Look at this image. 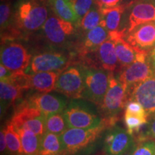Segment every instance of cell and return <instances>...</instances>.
Wrapping results in <instances>:
<instances>
[{
	"instance_id": "obj_1",
	"label": "cell",
	"mask_w": 155,
	"mask_h": 155,
	"mask_svg": "<svg viewBox=\"0 0 155 155\" xmlns=\"http://www.w3.org/2000/svg\"><path fill=\"white\" fill-rule=\"evenodd\" d=\"M47 5L42 0H17L13 6L12 37L41 29L48 18Z\"/></svg>"
},
{
	"instance_id": "obj_2",
	"label": "cell",
	"mask_w": 155,
	"mask_h": 155,
	"mask_svg": "<svg viewBox=\"0 0 155 155\" xmlns=\"http://www.w3.org/2000/svg\"><path fill=\"white\" fill-rule=\"evenodd\" d=\"M107 127H110L107 120L104 119L97 127L88 129H68L60 135L63 146L62 155H73L88 147L99 137Z\"/></svg>"
},
{
	"instance_id": "obj_3",
	"label": "cell",
	"mask_w": 155,
	"mask_h": 155,
	"mask_svg": "<svg viewBox=\"0 0 155 155\" xmlns=\"http://www.w3.org/2000/svg\"><path fill=\"white\" fill-rule=\"evenodd\" d=\"M129 101V94L113 73H109V84L107 92L101 105L102 112L107 116L110 126L116 121V116L121 112Z\"/></svg>"
},
{
	"instance_id": "obj_4",
	"label": "cell",
	"mask_w": 155,
	"mask_h": 155,
	"mask_svg": "<svg viewBox=\"0 0 155 155\" xmlns=\"http://www.w3.org/2000/svg\"><path fill=\"white\" fill-rule=\"evenodd\" d=\"M84 78L83 98L101 106L107 92L110 72L98 68H81Z\"/></svg>"
},
{
	"instance_id": "obj_5",
	"label": "cell",
	"mask_w": 155,
	"mask_h": 155,
	"mask_svg": "<svg viewBox=\"0 0 155 155\" xmlns=\"http://www.w3.org/2000/svg\"><path fill=\"white\" fill-rule=\"evenodd\" d=\"M154 75L155 68L151 63L149 53L138 52L136 61L121 71L118 78L129 94L135 85Z\"/></svg>"
},
{
	"instance_id": "obj_6",
	"label": "cell",
	"mask_w": 155,
	"mask_h": 155,
	"mask_svg": "<svg viewBox=\"0 0 155 155\" xmlns=\"http://www.w3.org/2000/svg\"><path fill=\"white\" fill-rule=\"evenodd\" d=\"M1 64L12 72L25 71L32 61V55L20 42L15 40H3L1 44Z\"/></svg>"
},
{
	"instance_id": "obj_7",
	"label": "cell",
	"mask_w": 155,
	"mask_h": 155,
	"mask_svg": "<svg viewBox=\"0 0 155 155\" xmlns=\"http://www.w3.org/2000/svg\"><path fill=\"white\" fill-rule=\"evenodd\" d=\"M10 121L17 129H28L40 138L46 132L45 116L29 102L19 106Z\"/></svg>"
},
{
	"instance_id": "obj_8",
	"label": "cell",
	"mask_w": 155,
	"mask_h": 155,
	"mask_svg": "<svg viewBox=\"0 0 155 155\" xmlns=\"http://www.w3.org/2000/svg\"><path fill=\"white\" fill-rule=\"evenodd\" d=\"M55 90L72 99L83 98L84 78L81 67L71 66L64 70L58 77Z\"/></svg>"
},
{
	"instance_id": "obj_9",
	"label": "cell",
	"mask_w": 155,
	"mask_h": 155,
	"mask_svg": "<svg viewBox=\"0 0 155 155\" xmlns=\"http://www.w3.org/2000/svg\"><path fill=\"white\" fill-rule=\"evenodd\" d=\"M63 115L69 128L88 129L100 125L104 119L86 106L73 101L68 105Z\"/></svg>"
},
{
	"instance_id": "obj_10",
	"label": "cell",
	"mask_w": 155,
	"mask_h": 155,
	"mask_svg": "<svg viewBox=\"0 0 155 155\" xmlns=\"http://www.w3.org/2000/svg\"><path fill=\"white\" fill-rule=\"evenodd\" d=\"M76 25L68 22L52 14L43 26L42 27V33L50 43L55 45H61L65 43L75 34Z\"/></svg>"
},
{
	"instance_id": "obj_11",
	"label": "cell",
	"mask_w": 155,
	"mask_h": 155,
	"mask_svg": "<svg viewBox=\"0 0 155 155\" xmlns=\"http://www.w3.org/2000/svg\"><path fill=\"white\" fill-rule=\"evenodd\" d=\"M70 58L65 54L58 52H45L32 58L26 73L63 72L68 66Z\"/></svg>"
},
{
	"instance_id": "obj_12",
	"label": "cell",
	"mask_w": 155,
	"mask_h": 155,
	"mask_svg": "<svg viewBox=\"0 0 155 155\" xmlns=\"http://www.w3.org/2000/svg\"><path fill=\"white\" fill-rule=\"evenodd\" d=\"M124 38L137 52L150 53L155 48V21L140 25Z\"/></svg>"
},
{
	"instance_id": "obj_13",
	"label": "cell",
	"mask_w": 155,
	"mask_h": 155,
	"mask_svg": "<svg viewBox=\"0 0 155 155\" xmlns=\"http://www.w3.org/2000/svg\"><path fill=\"white\" fill-rule=\"evenodd\" d=\"M131 8L127 28L122 31L127 35L144 23L155 20V2L151 0H136L129 4Z\"/></svg>"
},
{
	"instance_id": "obj_14",
	"label": "cell",
	"mask_w": 155,
	"mask_h": 155,
	"mask_svg": "<svg viewBox=\"0 0 155 155\" xmlns=\"http://www.w3.org/2000/svg\"><path fill=\"white\" fill-rule=\"evenodd\" d=\"M135 143L132 135L121 127H112L104 140L105 155H123Z\"/></svg>"
},
{
	"instance_id": "obj_15",
	"label": "cell",
	"mask_w": 155,
	"mask_h": 155,
	"mask_svg": "<svg viewBox=\"0 0 155 155\" xmlns=\"http://www.w3.org/2000/svg\"><path fill=\"white\" fill-rule=\"evenodd\" d=\"M130 101H135L142 105L148 117L155 114V75L141 81L131 89Z\"/></svg>"
},
{
	"instance_id": "obj_16",
	"label": "cell",
	"mask_w": 155,
	"mask_h": 155,
	"mask_svg": "<svg viewBox=\"0 0 155 155\" xmlns=\"http://www.w3.org/2000/svg\"><path fill=\"white\" fill-rule=\"evenodd\" d=\"M125 33L122 30L109 32V38L114 41L120 70L122 71L136 61L138 52L124 38Z\"/></svg>"
},
{
	"instance_id": "obj_17",
	"label": "cell",
	"mask_w": 155,
	"mask_h": 155,
	"mask_svg": "<svg viewBox=\"0 0 155 155\" xmlns=\"http://www.w3.org/2000/svg\"><path fill=\"white\" fill-rule=\"evenodd\" d=\"M28 102L38 108L45 116L52 114L62 113L66 108L65 100L48 93L35 94L29 99Z\"/></svg>"
},
{
	"instance_id": "obj_18",
	"label": "cell",
	"mask_w": 155,
	"mask_h": 155,
	"mask_svg": "<svg viewBox=\"0 0 155 155\" xmlns=\"http://www.w3.org/2000/svg\"><path fill=\"white\" fill-rule=\"evenodd\" d=\"M108 38L109 31L106 28L105 20L102 19L98 27L86 32L81 47V54L83 55L90 52L96 51L101 45L107 40Z\"/></svg>"
},
{
	"instance_id": "obj_19",
	"label": "cell",
	"mask_w": 155,
	"mask_h": 155,
	"mask_svg": "<svg viewBox=\"0 0 155 155\" xmlns=\"http://www.w3.org/2000/svg\"><path fill=\"white\" fill-rule=\"evenodd\" d=\"M96 52L103 68L110 73H114L119 65L114 40L108 38L101 45Z\"/></svg>"
},
{
	"instance_id": "obj_20",
	"label": "cell",
	"mask_w": 155,
	"mask_h": 155,
	"mask_svg": "<svg viewBox=\"0 0 155 155\" xmlns=\"http://www.w3.org/2000/svg\"><path fill=\"white\" fill-rule=\"evenodd\" d=\"M61 72H38L30 74L31 88L39 93L47 94L55 90Z\"/></svg>"
},
{
	"instance_id": "obj_21",
	"label": "cell",
	"mask_w": 155,
	"mask_h": 155,
	"mask_svg": "<svg viewBox=\"0 0 155 155\" xmlns=\"http://www.w3.org/2000/svg\"><path fill=\"white\" fill-rule=\"evenodd\" d=\"M47 4L50 11L56 16L78 26V17L70 0H47Z\"/></svg>"
},
{
	"instance_id": "obj_22",
	"label": "cell",
	"mask_w": 155,
	"mask_h": 155,
	"mask_svg": "<svg viewBox=\"0 0 155 155\" xmlns=\"http://www.w3.org/2000/svg\"><path fill=\"white\" fill-rule=\"evenodd\" d=\"M25 91L24 89L15 84L8 78L0 81V97H1V110H5L12 104L19 99Z\"/></svg>"
},
{
	"instance_id": "obj_23",
	"label": "cell",
	"mask_w": 155,
	"mask_h": 155,
	"mask_svg": "<svg viewBox=\"0 0 155 155\" xmlns=\"http://www.w3.org/2000/svg\"><path fill=\"white\" fill-rule=\"evenodd\" d=\"M63 146L60 135L46 131L40 139L38 155H62Z\"/></svg>"
},
{
	"instance_id": "obj_24",
	"label": "cell",
	"mask_w": 155,
	"mask_h": 155,
	"mask_svg": "<svg viewBox=\"0 0 155 155\" xmlns=\"http://www.w3.org/2000/svg\"><path fill=\"white\" fill-rule=\"evenodd\" d=\"M128 5H119L107 8L100 9L103 19L106 22V26L109 32L119 30L122 15L126 11Z\"/></svg>"
},
{
	"instance_id": "obj_25",
	"label": "cell",
	"mask_w": 155,
	"mask_h": 155,
	"mask_svg": "<svg viewBox=\"0 0 155 155\" xmlns=\"http://www.w3.org/2000/svg\"><path fill=\"white\" fill-rule=\"evenodd\" d=\"M7 141V152L10 155H23L20 135L11 121L4 127Z\"/></svg>"
},
{
	"instance_id": "obj_26",
	"label": "cell",
	"mask_w": 155,
	"mask_h": 155,
	"mask_svg": "<svg viewBox=\"0 0 155 155\" xmlns=\"http://www.w3.org/2000/svg\"><path fill=\"white\" fill-rule=\"evenodd\" d=\"M20 135L23 155H38L40 137L28 129H17Z\"/></svg>"
},
{
	"instance_id": "obj_27",
	"label": "cell",
	"mask_w": 155,
	"mask_h": 155,
	"mask_svg": "<svg viewBox=\"0 0 155 155\" xmlns=\"http://www.w3.org/2000/svg\"><path fill=\"white\" fill-rule=\"evenodd\" d=\"M46 131L61 135L68 129L63 112L52 114L45 116Z\"/></svg>"
},
{
	"instance_id": "obj_28",
	"label": "cell",
	"mask_w": 155,
	"mask_h": 155,
	"mask_svg": "<svg viewBox=\"0 0 155 155\" xmlns=\"http://www.w3.org/2000/svg\"><path fill=\"white\" fill-rule=\"evenodd\" d=\"M102 19V15L101 13L99 7L96 4L81 19L78 27L81 29L82 32H87L89 30L98 27Z\"/></svg>"
},
{
	"instance_id": "obj_29",
	"label": "cell",
	"mask_w": 155,
	"mask_h": 155,
	"mask_svg": "<svg viewBox=\"0 0 155 155\" xmlns=\"http://www.w3.org/2000/svg\"><path fill=\"white\" fill-rule=\"evenodd\" d=\"M0 25L1 33L10 31L13 28V6L11 1H1L0 5Z\"/></svg>"
},
{
	"instance_id": "obj_30",
	"label": "cell",
	"mask_w": 155,
	"mask_h": 155,
	"mask_svg": "<svg viewBox=\"0 0 155 155\" xmlns=\"http://www.w3.org/2000/svg\"><path fill=\"white\" fill-rule=\"evenodd\" d=\"M124 120L128 132L132 135L134 133L138 132L143 126L148 122V117H144L135 114H131L124 112Z\"/></svg>"
},
{
	"instance_id": "obj_31",
	"label": "cell",
	"mask_w": 155,
	"mask_h": 155,
	"mask_svg": "<svg viewBox=\"0 0 155 155\" xmlns=\"http://www.w3.org/2000/svg\"><path fill=\"white\" fill-rule=\"evenodd\" d=\"M74 7L80 23L81 19L96 5V0H70Z\"/></svg>"
},
{
	"instance_id": "obj_32",
	"label": "cell",
	"mask_w": 155,
	"mask_h": 155,
	"mask_svg": "<svg viewBox=\"0 0 155 155\" xmlns=\"http://www.w3.org/2000/svg\"><path fill=\"white\" fill-rule=\"evenodd\" d=\"M133 155H155V141H139L135 147Z\"/></svg>"
},
{
	"instance_id": "obj_33",
	"label": "cell",
	"mask_w": 155,
	"mask_h": 155,
	"mask_svg": "<svg viewBox=\"0 0 155 155\" xmlns=\"http://www.w3.org/2000/svg\"><path fill=\"white\" fill-rule=\"evenodd\" d=\"M146 129L139 134L137 141H142L145 140H154L155 139V114L150 118L147 124Z\"/></svg>"
},
{
	"instance_id": "obj_34",
	"label": "cell",
	"mask_w": 155,
	"mask_h": 155,
	"mask_svg": "<svg viewBox=\"0 0 155 155\" xmlns=\"http://www.w3.org/2000/svg\"><path fill=\"white\" fill-rule=\"evenodd\" d=\"M125 112L131 114H135L144 117H148L146 111L142 105L135 101H130L125 106ZM149 118V117H148Z\"/></svg>"
},
{
	"instance_id": "obj_35",
	"label": "cell",
	"mask_w": 155,
	"mask_h": 155,
	"mask_svg": "<svg viewBox=\"0 0 155 155\" xmlns=\"http://www.w3.org/2000/svg\"><path fill=\"white\" fill-rule=\"evenodd\" d=\"M122 0H96V5L101 8H107L119 5Z\"/></svg>"
},
{
	"instance_id": "obj_36",
	"label": "cell",
	"mask_w": 155,
	"mask_h": 155,
	"mask_svg": "<svg viewBox=\"0 0 155 155\" xmlns=\"http://www.w3.org/2000/svg\"><path fill=\"white\" fill-rule=\"evenodd\" d=\"M0 150H1V154H5L7 152V141H6V136L5 132L4 130V128L2 129L1 133H0Z\"/></svg>"
},
{
	"instance_id": "obj_37",
	"label": "cell",
	"mask_w": 155,
	"mask_h": 155,
	"mask_svg": "<svg viewBox=\"0 0 155 155\" xmlns=\"http://www.w3.org/2000/svg\"><path fill=\"white\" fill-rule=\"evenodd\" d=\"M12 72L11 71H9L8 68H7L2 64L0 65V79L8 78L12 74Z\"/></svg>"
},
{
	"instance_id": "obj_38",
	"label": "cell",
	"mask_w": 155,
	"mask_h": 155,
	"mask_svg": "<svg viewBox=\"0 0 155 155\" xmlns=\"http://www.w3.org/2000/svg\"><path fill=\"white\" fill-rule=\"evenodd\" d=\"M149 58H150L151 63H152L153 66H154V68H155V48L150 52V53H149Z\"/></svg>"
},
{
	"instance_id": "obj_39",
	"label": "cell",
	"mask_w": 155,
	"mask_h": 155,
	"mask_svg": "<svg viewBox=\"0 0 155 155\" xmlns=\"http://www.w3.org/2000/svg\"><path fill=\"white\" fill-rule=\"evenodd\" d=\"M136 146H137V144H136V142H135L134 144L132 146H131L130 148H129V150H128L123 155H133L134 151V150H135Z\"/></svg>"
},
{
	"instance_id": "obj_40",
	"label": "cell",
	"mask_w": 155,
	"mask_h": 155,
	"mask_svg": "<svg viewBox=\"0 0 155 155\" xmlns=\"http://www.w3.org/2000/svg\"><path fill=\"white\" fill-rule=\"evenodd\" d=\"M1 1H11V0H1Z\"/></svg>"
},
{
	"instance_id": "obj_41",
	"label": "cell",
	"mask_w": 155,
	"mask_h": 155,
	"mask_svg": "<svg viewBox=\"0 0 155 155\" xmlns=\"http://www.w3.org/2000/svg\"><path fill=\"white\" fill-rule=\"evenodd\" d=\"M151 1H152V2H155V0H151Z\"/></svg>"
},
{
	"instance_id": "obj_42",
	"label": "cell",
	"mask_w": 155,
	"mask_h": 155,
	"mask_svg": "<svg viewBox=\"0 0 155 155\" xmlns=\"http://www.w3.org/2000/svg\"><path fill=\"white\" fill-rule=\"evenodd\" d=\"M42 1H45V2H47V0H42Z\"/></svg>"
}]
</instances>
